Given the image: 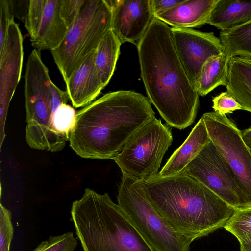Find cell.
Masks as SVG:
<instances>
[{"label":"cell","instance_id":"cell-10","mask_svg":"<svg viewBox=\"0 0 251 251\" xmlns=\"http://www.w3.org/2000/svg\"><path fill=\"white\" fill-rule=\"evenodd\" d=\"M201 118L211 141L234 171L251 203V151L242 131L226 114L214 111Z\"/></svg>","mask_w":251,"mask_h":251},{"label":"cell","instance_id":"cell-6","mask_svg":"<svg viewBox=\"0 0 251 251\" xmlns=\"http://www.w3.org/2000/svg\"><path fill=\"white\" fill-rule=\"evenodd\" d=\"M118 205L155 251H189L193 240L171 226L146 197L140 181L122 175Z\"/></svg>","mask_w":251,"mask_h":251},{"label":"cell","instance_id":"cell-27","mask_svg":"<svg viewBox=\"0 0 251 251\" xmlns=\"http://www.w3.org/2000/svg\"><path fill=\"white\" fill-rule=\"evenodd\" d=\"M14 228L11 212L1 203L0 206V251H9Z\"/></svg>","mask_w":251,"mask_h":251},{"label":"cell","instance_id":"cell-1","mask_svg":"<svg viewBox=\"0 0 251 251\" xmlns=\"http://www.w3.org/2000/svg\"><path fill=\"white\" fill-rule=\"evenodd\" d=\"M148 98L170 126L181 130L195 121L199 95L176 52L171 28L154 17L137 46Z\"/></svg>","mask_w":251,"mask_h":251},{"label":"cell","instance_id":"cell-7","mask_svg":"<svg viewBox=\"0 0 251 251\" xmlns=\"http://www.w3.org/2000/svg\"><path fill=\"white\" fill-rule=\"evenodd\" d=\"M48 68L43 62L41 51L33 49L26 63L24 94L26 109L25 136L36 141H46L56 132L53 120L57 108L63 103L52 97Z\"/></svg>","mask_w":251,"mask_h":251},{"label":"cell","instance_id":"cell-20","mask_svg":"<svg viewBox=\"0 0 251 251\" xmlns=\"http://www.w3.org/2000/svg\"><path fill=\"white\" fill-rule=\"evenodd\" d=\"M229 60L224 52L204 62L194 84L199 96H205L219 86H226Z\"/></svg>","mask_w":251,"mask_h":251},{"label":"cell","instance_id":"cell-15","mask_svg":"<svg viewBox=\"0 0 251 251\" xmlns=\"http://www.w3.org/2000/svg\"><path fill=\"white\" fill-rule=\"evenodd\" d=\"M217 1L218 0H185L154 17L172 27H197L207 24Z\"/></svg>","mask_w":251,"mask_h":251},{"label":"cell","instance_id":"cell-31","mask_svg":"<svg viewBox=\"0 0 251 251\" xmlns=\"http://www.w3.org/2000/svg\"><path fill=\"white\" fill-rule=\"evenodd\" d=\"M185 0H151L154 17L183 2Z\"/></svg>","mask_w":251,"mask_h":251},{"label":"cell","instance_id":"cell-22","mask_svg":"<svg viewBox=\"0 0 251 251\" xmlns=\"http://www.w3.org/2000/svg\"><path fill=\"white\" fill-rule=\"evenodd\" d=\"M220 39L224 52L229 59L234 56L251 58V21L233 28L221 31Z\"/></svg>","mask_w":251,"mask_h":251},{"label":"cell","instance_id":"cell-12","mask_svg":"<svg viewBox=\"0 0 251 251\" xmlns=\"http://www.w3.org/2000/svg\"><path fill=\"white\" fill-rule=\"evenodd\" d=\"M106 0L112 9V30L121 44L137 46L154 17L151 0Z\"/></svg>","mask_w":251,"mask_h":251},{"label":"cell","instance_id":"cell-8","mask_svg":"<svg viewBox=\"0 0 251 251\" xmlns=\"http://www.w3.org/2000/svg\"><path fill=\"white\" fill-rule=\"evenodd\" d=\"M172 141L170 128L155 117L139 128L112 159L122 175L143 181L159 173Z\"/></svg>","mask_w":251,"mask_h":251},{"label":"cell","instance_id":"cell-29","mask_svg":"<svg viewBox=\"0 0 251 251\" xmlns=\"http://www.w3.org/2000/svg\"><path fill=\"white\" fill-rule=\"evenodd\" d=\"M85 0H61L60 13L69 28L79 14Z\"/></svg>","mask_w":251,"mask_h":251},{"label":"cell","instance_id":"cell-16","mask_svg":"<svg viewBox=\"0 0 251 251\" xmlns=\"http://www.w3.org/2000/svg\"><path fill=\"white\" fill-rule=\"evenodd\" d=\"M61 0H47L43 18L36 36L30 39L35 49L51 51L65 37L69 28L60 13Z\"/></svg>","mask_w":251,"mask_h":251},{"label":"cell","instance_id":"cell-25","mask_svg":"<svg viewBox=\"0 0 251 251\" xmlns=\"http://www.w3.org/2000/svg\"><path fill=\"white\" fill-rule=\"evenodd\" d=\"M77 242L73 232L53 236L48 240L41 242L32 251H73L77 247Z\"/></svg>","mask_w":251,"mask_h":251},{"label":"cell","instance_id":"cell-32","mask_svg":"<svg viewBox=\"0 0 251 251\" xmlns=\"http://www.w3.org/2000/svg\"><path fill=\"white\" fill-rule=\"evenodd\" d=\"M10 9L14 16L24 22L27 14L29 0H8Z\"/></svg>","mask_w":251,"mask_h":251},{"label":"cell","instance_id":"cell-17","mask_svg":"<svg viewBox=\"0 0 251 251\" xmlns=\"http://www.w3.org/2000/svg\"><path fill=\"white\" fill-rule=\"evenodd\" d=\"M210 141L205 124L201 117L188 137L175 151L158 174L165 177L181 172Z\"/></svg>","mask_w":251,"mask_h":251},{"label":"cell","instance_id":"cell-4","mask_svg":"<svg viewBox=\"0 0 251 251\" xmlns=\"http://www.w3.org/2000/svg\"><path fill=\"white\" fill-rule=\"evenodd\" d=\"M71 214L84 251H155L107 193L86 188Z\"/></svg>","mask_w":251,"mask_h":251},{"label":"cell","instance_id":"cell-13","mask_svg":"<svg viewBox=\"0 0 251 251\" xmlns=\"http://www.w3.org/2000/svg\"><path fill=\"white\" fill-rule=\"evenodd\" d=\"M23 38L19 25L11 22L0 51V109L5 122L8 106L21 78L23 62Z\"/></svg>","mask_w":251,"mask_h":251},{"label":"cell","instance_id":"cell-2","mask_svg":"<svg viewBox=\"0 0 251 251\" xmlns=\"http://www.w3.org/2000/svg\"><path fill=\"white\" fill-rule=\"evenodd\" d=\"M147 97L131 91L108 93L77 112L70 146L87 159H113L131 136L155 118Z\"/></svg>","mask_w":251,"mask_h":251},{"label":"cell","instance_id":"cell-18","mask_svg":"<svg viewBox=\"0 0 251 251\" xmlns=\"http://www.w3.org/2000/svg\"><path fill=\"white\" fill-rule=\"evenodd\" d=\"M226 91L242 106L251 113V58H231L228 63Z\"/></svg>","mask_w":251,"mask_h":251},{"label":"cell","instance_id":"cell-9","mask_svg":"<svg viewBox=\"0 0 251 251\" xmlns=\"http://www.w3.org/2000/svg\"><path fill=\"white\" fill-rule=\"evenodd\" d=\"M183 171L234 209L251 205L236 175L211 141Z\"/></svg>","mask_w":251,"mask_h":251},{"label":"cell","instance_id":"cell-33","mask_svg":"<svg viewBox=\"0 0 251 251\" xmlns=\"http://www.w3.org/2000/svg\"><path fill=\"white\" fill-rule=\"evenodd\" d=\"M240 251H251V234L239 241Z\"/></svg>","mask_w":251,"mask_h":251},{"label":"cell","instance_id":"cell-11","mask_svg":"<svg viewBox=\"0 0 251 251\" xmlns=\"http://www.w3.org/2000/svg\"><path fill=\"white\" fill-rule=\"evenodd\" d=\"M171 31L176 52L194 86L204 62L224 52L220 39L213 32L192 28L171 27Z\"/></svg>","mask_w":251,"mask_h":251},{"label":"cell","instance_id":"cell-5","mask_svg":"<svg viewBox=\"0 0 251 251\" xmlns=\"http://www.w3.org/2000/svg\"><path fill=\"white\" fill-rule=\"evenodd\" d=\"M112 22L106 0H85L62 43L50 51L65 83L112 30Z\"/></svg>","mask_w":251,"mask_h":251},{"label":"cell","instance_id":"cell-14","mask_svg":"<svg viewBox=\"0 0 251 251\" xmlns=\"http://www.w3.org/2000/svg\"><path fill=\"white\" fill-rule=\"evenodd\" d=\"M95 50L65 83L69 99L75 108L90 104L104 88L95 66Z\"/></svg>","mask_w":251,"mask_h":251},{"label":"cell","instance_id":"cell-3","mask_svg":"<svg viewBox=\"0 0 251 251\" xmlns=\"http://www.w3.org/2000/svg\"><path fill=\"white\" fill-rule=\"evenodd\" d=\"M148 200L166 222L193 241L224 228L234 209L182 171L140 181Z\"/></svg>","mask_w":251,"mask_h":251},{"label":"cell","instance_id":"cell-34","mask_svg":"<svg viewBox=\"0 0 251 251\" xmlns=\"http://www.w3.org/2000/svg\"><path fill=\"white\" fill-rule=\"evenodd\" d=\"M242 135L245 144L251 150V126L243 130Z\"/></svg>","mask_w":251,"mask_h":251},{"label":"cell","instance_id":"cell-24","mask_svg":"<svg viewBox=\"0 0 251 251\" xmlns=\"http://www.w3.org/2000/svg\"><path fill=\"white\" fill-rule=\"evenodd\" d=\"M76 114L74 108L67 103L61 104L55 112L53 120L54 128L59 138L65 144L67 141H70Z\"/></svg>","mask_w":251,"mask_h":251},{"label":"cell","instance_id":"cell-19","mask_svg":"<svg viewBox=\"0 0 251 251\" xmlns=\"http://www.w3.org/2000/svg\"><path fill=\"white\" fill-rule=\"evenodd\" d=\"M251 21V0H218L207 24L225 31Z\"/></svg>","mask_w":251,"mask_h":251},{"label":"cell","instance_id":"cell-30","mask_svg":"<svg viewBox=\"0 0 251 251\" xmlns=\"http://www.w3.org/2000/svg\"><path fill=\"white\" fill-rule=\"evenodd\" d=\"M0 51L2 50L9 25L14 20L8 0H0Z\"/></svg>","mask_w":251,"mask_h":251},{"label":"cell","instance_id":"cell-23","mask_svg":"<svg viewBox=\"0 0 251 251\" xmlns=\"http://www.w3.org/2000/svg\"><path fill=\"white\" fill-rule=\"evenodd\" d=\"M224 228L238 241L251 234V205L235 209Z\"/></svg>","mask_w":251,"mask_h":251},{"label":"cell","instance_id":"cell-26","mask_svg":"<svg viewBox=\"0 0 251 251\" xmlns=\"http://www.w3.org/2000/svg\"><path fill=\"white\" fill-rule=\"evenodd\" d=\"M47 0H30L25 26L30 39L34 38L39 30L43 18Z\"/></svg>","mask_w":251,"mask_h":251},{"label":"cell","instance_id":"cell-35","mask_svg":"<svg viewBox=\"0 0 251 251\" xmlns=\"http://www.w3.org/2000/svg\"><path fill=\"white\" fill-rule=\"evenodd\" d=\"M250 151H251V150H250Z\"/></svg>","mask_w":251,"mask_h":251},{"label":"cell","instance_id":"cell-28","mask_svg":"<svg viewBox=\"0 0 251 251\" xmlns=\"http://www.w3.org/2000/svg\"><path fill=\"white\" fill-rule=\"evenodd\" d=\"M212 101L214 111L222 114L231 113L237 110H243L242 106L227 91L214 97Z\"/></svg>","mask_w":251,"mask_h":251},{"label":"cell","instance_id":"cell-21","mask_svg":"<svg viewBox=\"0 0 251 251\" xmlns=\"http://www.w3.org/2000/svg\"><path fill=\"white\" fill-rule=\"evenodd\" d=\"M121 45L111 30L105 35L96 49L95 64L104 87L113 75L120 53Z\"/></svg>","mask_w":251,"mask_h":251}]
</instances>
